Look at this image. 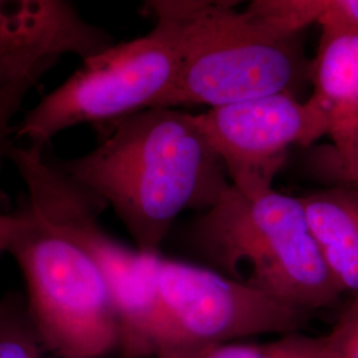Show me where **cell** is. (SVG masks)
I'll return each instance as SVG.
<instances>
[{
	"mask_svg": "<svg viewBox=\"0 0 358 358\" xmlns=\"http://www.w3.org/2000/svg\"><path fill=\"white\" fill-rule=\"evenodd\" d=\"M103 125L93 150L55 162L115 210L142 252L159 254L182 213H205L232 186L195 115L150 108Z\"/></svg>",
	"mask_w": 358,
	"mask_h": 358,
	"instance_id": "6da1fadb",
	"label": "cell"
},
{
	"mask_svg": "<svg viewBox=\"0 0 358 358\" xmlns=\"http://www.w3.org/2000/svg\"><path fill=\"white\" fill-rule=\"evenodd\" d=\"M180 17L176 78L155 108H217L272 94L299 93L310 83L303 32H291L227 1H174Z\"/></svg>",
	"mask_w": 358,
	"mask_h": 358,
	"instance_id": "7a4b0ae2",
	"label": "cell"
},
{
	"mask_svg": "<svg viewBox=\"0 0 358 358\" xmlns=\"http://www.w3.org/2000/svg\"><path fill=\"white\" fill-rule=\"evenodd\" d=\"M196 251L214 271L309 313L343 291L325 263L300 196L273 189L245 195L231 186L192 227Z\"/></svg>",
	"mask_w": 358,
	"mask_h": 358,
	"instance_id": "3957f363",
	"label": "cell"
},
{
	"mask_svg": "<svg viewBox=\"0 0 358 358\" xmlns=\"http://www.w3.org/2000/svg\"><path fill=\"white\" fill-rule=\"evenodd\" d=\"M8 254L24 276L28 315L57 358H103L118 349L115 310L103 273L38 196L26 192Z\"/></svg>",
	"mask_w": 358,
	"mask_h": 358,
	"instance_id": "277c9868",
	"label": "cell"
},
{
	"mask_svg": "<svg viewBox=\"0 0 358 358\" xmlns=\"http://www.w3.org/2000/svg\"><path fill=\"white\" fill-rule=\"evenodd\" d=\"M145 10L155 20L153 29L83 62L27 112L15 128V140L45 149L66 129L103 125L155 108L178 71L182 23L174 1H148Z\"/></svg>",
	"mask_w": 358,
	"mask_h": 358,
	"instance_id": "5b68a950",
	"label": "cell"
},
{
	"mask_svg": "<svg viewBox=\"0 0 358 358\" xmlns=\"http://www.w3.org/2000/svg\"><path fill=\"white\" fill-rule=\"evenodd\" d=\"M158 284L171 331L169 346L229 344L263 334L282 337L300 332L310 315L214 269L164 256Z\"/></svg>",
	"mask_w": 358,
	"mask_h": 358,
	"instance_id": "8992f818",
	"label": "cell"
},
{
	"mask_svg": "<svg viewBox=\"0 0 358 358\" xmlns=\"http://www.w3.org/2000/svg\"><path fill=\"white\" fill-rule=\"evenodd\" d=\"M195 118L231 185L245 195L272 190L292 146H307L328 136L317 105L288 93L210 108Z\"/></svg>",
	"mask_w": 358,
	"mask_h": 358,
	"instance_id": "52a82bcc",
	"label": "cell"
},
{
	"mask_svg": "<svg viewBox=\"0 0 358 358\" xmlns=\"http://www.w3.org/2000/svg\"><path fill=\"white\" fill-rule=\"evenodd\" d=\"M65 0H0V90L35 71H50L63 55L83 62L113 47Z\"/></svg>",
	"mask_w": 358,
	"mask_h": 358,
	"instance_id": "ba28073f",
	"label": "cell"
},
{
	"mask_svg": "<svg viewBox=\"0 0 358 358\" xmlns=\"http://www.w3.org/2000/svg\"><path fill=\"white\" fill-rule=\"evenodd\" d=\"M309 97L328 124L346 185L358 186V35L320 38Z\"/></svg>",
	"mask_w": 358,
	"mask_h": 358,
	"instance_id": "9c48e42d",
	"label": "cell"
},
{
	"mask_svg": "<svg viewBox=\"0 0 358 358\" xmlns=\"http://www.w3.org/2000/svg\"><path fill=\"white\" fill-rule=\"evenodd\" d=\"M327 266L343 291L358 294V186L338 185L300 196Z\"/></svg>",
	"mask_w": 358,
	"mask_h": 358,
	"instance_id": "30bf717a",
	"label": "cell"
},
{
	"mask_svg": "<svg viewBox=\"0 0 358 358\" xmlns=\"http://www.w3.org/2000/svg\"><path fill=\"white\" fill-rule=\"evenodd\" d=\"M27 310L26 301L8 294L0 301V358H50Z\"/></svg>",
	"mask_w": 358,
	"mask_h": 358,
	"instance_id": "8fae6325",
	"label": "cell"
},
{
	"mask_svg": "<svg viewBox=\"0 0 358 358\" xmlns=\"http://www.w3.org/2000/svg\"><path fill=\"white\" fill-rule=\"evenodd\" d=\"M294 23L321 27L320 38L358 35V0H289Z\"/></svg>",
	"mask_w": 358,
	"mask_h": 358,
	"instance_id": "7c38bea8",
	"label": "cell"
},
{
	"mask_svg": "<svg viewBox=\"0 0 358 358\" xmlns=\"http://www.w3.org/2000/svg\"><path fill=\"white\" fill-rule=\"evenodd\" d=\"M45 73V71H35L22 77L10 87L0 90V173L4 162L8 161V153L13 146L16 128L13 120L19 113L28 93Z\"/></svg>",
	"mask_w": 358,
	"mask_h": 358,
	"instance_id": "4fadbf2b",
	"label": "cell"
},
{
	"mask_svg": "<svg viewBox=\"0 0 358 358\" xmlns=\"http://www.w3.org/2000/svg\"><path fill=\"white\" fill-rule=\"evenodd\" d=\"M267 344L242 343L173 345L162 349L155 358H266Z\"/></svg>",
	"mask_w": 358,
	"mask_h": 358,
	"instance_id": "5bb4252c",
	"label": "cell"
},
{
	"mask_svg": "<svg viewBox=\"0 0 358 358\" xmlns=\"http://www.w3.org/2000/svg\"><path fill=\"white\" fill-rule=\"evenodd\" d=\"M266 358H332V352L327 334L310 337L299 332L267 343Z\"/></svg>",
	"mask_w": 358,
	"mask_h": 358,
	"instance_id": "9a60e30c",
	"label": "cell"
},
{
	"mask_svg": "<svg viewBox=\"0 0 358 358\" xmlns=\"http://www.w3.org/2000/svg\"><path fill=\"white\" fill-rule=\"evenodd\" d=\"M332 358H358V294L327 334Z\"/></svg>",
	"mask_w": 358,
	"mask_h": 358,
	"instance_id": "2e32d148",
	"label": "cell"
},
{
	"mask_svg": "<svg viewBox=\"0 0 358 358\" xmlns=\"http://www.w3.org/2000/svg\"><path fill=\"white\" fill-rule=\"evenodd\" d=\"M20 226L17 208H11L7 195L0 189V256L8 254Z\"/></svg>",
	"mask_w": 358,
	"mask_h": 358,
	"instance_id": "e0dca14e",
	"label": "cell"
}]
</instances>
